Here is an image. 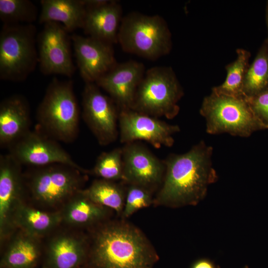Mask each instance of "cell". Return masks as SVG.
Here are the masks:
<instances>
[{
	"label": "cell",
	"instance_id": "obj_14",
	"mask_svg": "<svg viewBox=\"0 0 268 268\" xmlns=\"http://www.w3.org/2000/svg\"><path fill=\"white\" fill-rule=\"evenodd\" d=\"M124 174L123 181L139 185L151 191L161 185L165 165L147 148L135 142L122 147Z\"/></svg>",
	"mask_w": 268,
	"mask_h": 268
},
{
	"label": "cell",
	"instance_id": "obj_11",
	"mask_svg": "<svg viewBox=\"0 0 268 268\" xmlns=\"http://www.w3.org/2000/svg\"><path fill=\"white\" fill-rule=\"evenodd\" d=\"M120 141L125 144L143 140L156 148L173 145L178 125H170L156 117L132 109L119 110Z\"/></svg>",
	"mask_w": 268,
	"mask_h": 268
},
{
	"label": "cell",
	"instance_id": "obj_13",
	"mask_svg": "<svg viewBox=\"0 0 268 268\" xmlns=\"http://www.w3.org/2000/svg\"><path fill=\"white\" fill-rule=\"evenodd\" d=\"M21 167L9 154L0 155V231L2 240L15 228L14 214L23 201L25 188Z\"/></svg>",
	"mask_w": 268,
	"mask_h": 268
},
{
	"label": "cell",
	"instance_id": "obj_19",
	"mask_svg": "<svg viewBox=\"0 0 268 268\" xmlns=\"http://www.w3.org/2000/svg\"><path fill=\"white\" fill-rule=\"evenodd\" d=\"M86 254V242L68 233L55 236L49 242L47 251L46 268H77Z\"/></svg>",
	"mask_w": 268,
	"mask_h": 268
},
{
	"label": "cell",
	"instance_id": "obj_25",
	"mask_svg": "<svg viewBox=\"0 0 268 268\" xmlns=\"http://www.w3.org/2000/svg\"><path fill=\"white\" fill-rule=\"evenodd\" d=\"M93 201L108 209L122 214L125 205L126 191L113 181L103 179L94 180L90 186L83 189Z\"/></svg>",
	"mask_w": 268,
	"mask_h": 268
},
{
	"label": "cell",
	"instance_id": "obj_18",
	"mask_svg": "<svg viewBox=\"0 0 268 268\" xmlns=\"http://www.w3.org/2000/svg\"><path fill=\"white\" fill-rule=\"evenodd\" d=\"M30 112L26 99L13 95L0 104V145L7 148L30 130Z\"/></svg>",
	"mask_w": 268,
	"mask_h": 268
},
{
	"label": "cell",
	"instance_id": "obj_28",
	"mask_svg": "<svg viewBox=\"0 0 268 268\" xmlns=\"http://www.w3.org/2000/svg\"><path fill=\"white\" fill-rule=\"evenodd\" d=\"M37 9L28 0H0V18L4 25L30 23L36 19Z\"/></svg>",
	"mask_w": 268,
	"mask_h": 268
},
{
	"label": "cell",
	"instance_id": "obj_5",
	"mask_svg": "<svg viewBox=\"0 0 268 268\" xmlns=\"http://www.w3.org/2000/svg\"><path fill=\"white\" fill-rule=\"evenodd\" d=\"M209 134L228 133L247 137L254 132L266 130L251 109L246 97L217 94L212 91L205 97L200 109Z\"/></svg>",
	"mask_w": 268,
	"mask_h": 268
},
{
	"label": "cell",
	"instance_id": "obj_32",
	"mask_svg": "<svg viewBox=\"0 0 268 268\" xmlns=\"http://www.w3.org/2000/svg\"><path fill=\"white\" fill-rule=\"evenodd\" d=\"M266 24H267V30H268V36L266 39L267 40L268 42V0L267 1V5H266Z\"/></svg>",
	"mask_w": 268,
	"mask_h": 268
},
{
	"label": "cell",
	"instance_id": "obj_24",
	"mask_svg": "<svg viewBox=\"0 0 268 268\" xmlns=\"http://www.w3.org/2000/svg\"><path fill=\"white\" fill-rule=\"evenodd\" d=\"M236 51V60L225 66L227 72L225 80L221 84L213 87L211 91L229 96L245 97L243 92L244 83L251 55L249 51L242 48L237 49Z\"/></svg>",
	"mask_w": 268,
	"mask_h": 268
},
{
	"label": "cell",
	"instance_id": "obj_20",
	"mask_svg": "<svg viewBox=\"0 0 268 268\" xmlns=\"http://www.w3.org/2000/svg\"><path fill=\"white\" fill-rule=\"evenodd\" d=\"M40 3V23H61L68 32L83 28L86 13L83 0H42Z\"/></svg>",
	"mask_w": 268,
	"mask_h": 268
},
{
	"label": "cell",
	"instance_id": "obj_23",
	"mask_svg": "<svg viewBox=\"0 0 268 268\" xmlns=\"http://www.w3.org/2000/svg\"><path fill=\"white\" fill-rule=\"evenodd\" d=\"M37 238L22 231L12 240L0 261L2 268H34L40 256Z\"/></svg>",
	"mask_w": 268,
	"mask_h": 268
},
{
	"label": "cell",
	"instance_id": "obj_10",
	"mask_svg": "<svg viewBox=\"0 0 268 268\" xmlns=\"http://www.w3.org/2000/svg\"><path fill=\"white\" fill-rule=\"evenodd\" d=\"M82 116L98 142L107 145L118 134L119 109L95 83H85L82 94Z\"/></svg>",
	"mask_w": 268,
	"mask_h": 268
},
{
	"label": "cell",
	"instance_id": "obj_12",
	"mask_svg": "<svg viewBox=\"0 0 268 268\" xmlns=\"http://www.w3.org/2000/svg\"><path fill=\"white\" fill-rule=\"evenodd\" d=\"M67 32L59 23L45 24L37 37L38 63L43 73L70 77L74 73Z\"/></svg>",
	"mask_w": 268,
	"mask_h": 268
},
{
	"label": "cell",
	"instance_id": "obj_6",
	"mask_svg": "<svg viewBox=\"0 0 268 268\" xmlns=\"http://www.w3.org/2000/svg\"><path fill=\"white\" fill-rule=\"evenodd\" d=\"M184 91L173 69L155 67L145 71L137 89L132 109L154 117L174 118Z\"/></svg>",
	"mask_w": 268,
	"mask_h": 268
},
{
	"label": "cell",
	"instance_id": "obj_8",
	"mask_svg": "<svg viewBox=\"0 0 268 268\" xmlns=\"http://www.w3.org/2000/svg\"><path fill=\"white\" fill-rule=\"evenodd\" d=\"M36 29L31 24L4 25L0 35V78L25 79L38 62Z\"/></svg>",
	"mask_w": 268,
	"mask_h": 268
},
{
	"label": "cell",
	"instance_id": "obj_7",
	"mask_svg": "<svg viewBox=\"0 0 268 268\" xmlns=\"http://www.w3.org/2000/svg\"><path fill=\"white\" fill-rule=\"evenodd\" d=\"M32 168L24 180L25 189L34 201L48 207L64 205L82 190L87 177V173L66 164Z\"/></svg>",
	"mask_w": 268,
	"mask_h": 268
},
{
	"label": "cell",
	"instance_id": "obj_30",
	"mask_svg": "<svg viewBox=\"0 0 268 268\" xmlns=\"http://www.w3.org/2000/svg\"><path fill=\"white\" fill-rule=\"evenodd\" d=\"M246 98L256 116L268 130V89Z\"/></svg>",
	"mask_w": 268,
	"mask_h": 268
},
{
	"label": "cell",
	"instance_id": "obj_27",
	"mask_svg": "<svg viewBox=\"0 0 268 268\" xmlns=\"http://www.w3.org/2000/svg\"><path fill=\"white\" fill-rule=\"evenodd\" d=\"M89 173L100 178L115 182L123 179L124 166L122 148H116L102 152Z\"/></svg>",
	"mask_w": 268,
	"mask_h": 268
},
{
	"label": "cell",
	"instance_id": "obj_22",
	"mask_svg": "<svg viewBox=\"0 0 268 268\" xmlns=\"http://www.w3.org/2000/svg\"><path fill=\"white\" fill-rule=\"evenodd\" d=\"M62 222L61 211L48 212L28 206L23 201L14 216V225L28 234L39 238L50 232Z\"/></svg>",
	"mask_w": 268,
	"mask_h": 268
},
{
	"label": "cell",
	"instance_id": "obj_1",
	"mask_svg": "<svg viewBox=\"0 0 268 268\" xmlns=\"http://www.w3.org/2000/svg\"><path fill=\"white\" fill-rule=\"evenodd\" d=\"M212 151L201 141L185 153L170 155L163 161L164 175L153 203L175 208L201 201L208 186L218 179L212 164Z\"/></svg>",
	"mask_w": 268,
	"mask_h": 268
},
{
	"label": "cell",
	"instance_id": "obj_16",
	"mask_svg": "<svg viewBox=\"0 0 268 268\" xmlns=\"http://www.w3.org/2000/svg\"><path fill=\"white\" fill-rule=\"evenodd\" d=\"M77 64L85 83H95L117 63L112 45L90 37H71Z\"/></svg>",
	"mask_w": 268,
	"mask_h": 268
},
{
	"label": "cell",
	"instance_id": "obj_21",
	"mask_svg": "<svg viewBox=\"0 0 268 268\" xmlns=\"http://www.w3.org/2000/svg\"><path fill=\"white\" fill-rule=\"evenodd\" d=\"M61 210L62 222L77 227L91 225L107 216L108 208L90 200L83 189L69 198Z\"/></svg>",
	"mask_w": 268,
	"mask_h": 268
},
{
	"label": "cell",
	"instance_id": "obj_9",
	"mask_svg": "<svg viewBox=\"0 0 268 268\" xmlns=\"http://www.w3.org/2000/svg\"><path fill=\"white\" fill-rule=\"evenodd\" d=\"M9 154L21 165L38 167L63 164L86 173L55 139L44 133L30 130L8 147Z\"/></svg>",
	"mask_w": 268,
	"mask_h": 268
},
{
	"label": "cell",
	"instance_id": "obj_3",
	"mask_svg": "<svg viewBox=\"0 0 268 268\" xmlns=\"http://www.w3.org/2000/svg\"><path fill=\"white\" fill-rule=\"evenodd\" d=\"M36 115L44 134L55 140L73 141L78 133L79 109L72 81L53 79Z\"/></svg>",
	"mask_w": 268,
	"mask_h": 268
},
{
	"label": "cell",
	"instance_id": "obj_26",
	"mask_svg": "<svg viewBox=\"0 0 268 268\" xmlns=\"http://www.w3.org/2000/svg\"><path fill=\"white\" fill-rule=\"evenodd\" d=\"M268 89V42L266 39L248 69L244 83L245 97L255 96Z\"/></svg>",
	"mask_w": 268,
	"mask_h": 268
},
{
	"label": "cell",
	"instance_id": "obj_31",
	"mask_svg": "<svg viewBox=\"0 0 268 268\" xmlns=\"http://www.w3.org/2000/svg\"><path fill=\"white\" fill-rule=\"evenodd\" d=\"M192 268H215L211 262L207 260H201L196 262Z\"/></svg>",
	"mask_w": 268,
	"mask_h": 268
},
{
	"label": "cell",
	"instance_id": "obj_29",
	"mask_svg": "<svg viewBox=\"0 0 268 268\" xmlns=\"http://www.w3.org/2000/svg\"><path fill=\"white\" fill-rule=\"evenodd\" d=\"M152 191L143 187L129 184L126 191L125 205L122 215L128 218L138 210L153 203Z\"/></svg>",
	"mask_w": 268,
	"mask_h": 268
},
{
	"label": "cell",
	"instance_id": "obj_17",
	"mask_svg": "<svg viewBox=\"0 0 268 268\" xmlns=\"http://www.w3.org/2000/svg\"><path fill=\"white\" fill-rule=\"evenodd\" d=\"M86 13L82 29L89 37L112 45L118 42L123 17L122 7L115 0H83Z\"/></svg>",
	"mask_w": 268,
	"mask_h": 268
},
{
	"label": "cell",
	"instance_id": "obj_15",
	"mask_svg": "<svg viewBox=\"0 0 268 268\" xmlns=\"http://www.w3.org/2000/svg\"><path fill=\"white\" fill-rule=\"evenodd\" d=\"M145 72L142 63L130 60L117 64L95 83L109 94L119 110L132 109Z\"/></svg>",
	"mask_w": 268,
	"mask_h": 268
},
{
	"label": "cell",
	"instance_id": "obj_2",
	"mask_svg": "<svg viewBox=\"0 0 268 268\" xmlns=\"http://www.w3.org/2000/svg\"><path fill=\"white\" fill-rule=\"evenodd\" d=\"M90 258L96 268H152L157 256L137 227L114 221L104 224L94 233Z\"/></svg>",
	"mask_w": 268,
	"mask_h": 268
},
{
	"label": "cell",
	"instance_id": "obj_4",
	"mask_svg": "<svg viewBox=\"0 0 268 268\" xmlns=\"http://www.w3.org/2000/svg\"><path fill=\"white\" fill-rule=\"evenodd\" d=\"M118 42L124 51L151 60L168 54L172 45L171 33L162 17L137 12L123 17Z\"/></svg>",
	"mask_w": 268,
	"mask_h": 268
}]
</instances>
